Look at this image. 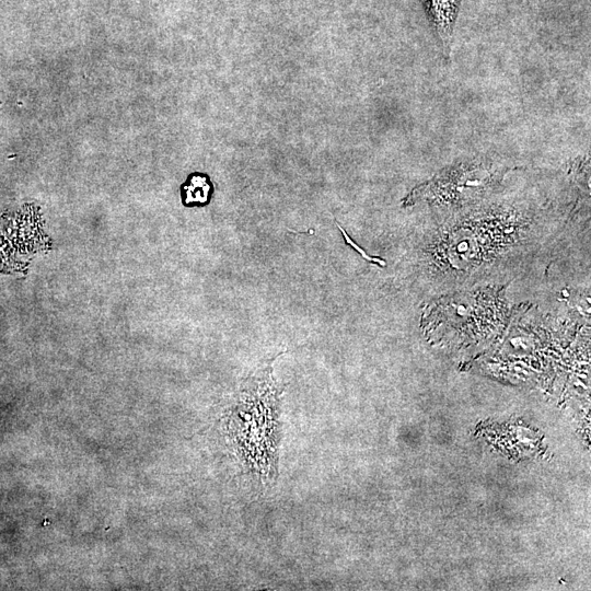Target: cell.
<instances>
[{
  "mask_svg": "<svg viewBox=\"0 0 591 591\" xmlns=\"http://www.w3.org/2000/svg\"><path fill=\"white\" fill-rule=\"evenodd\" d=\"M430 18L436 27L444 55L451 48L453 26L456 19L457 0H426Z\"/></svg>",
  "mask_w": 591,
  "mask_h": 591,
  "instance_id": "cell-2",
  "label": "cell"
},
{
  "mask_svg": "<svg viewBox=\"0 0 591 591\" xmlns=\"http://www.w3.org/2000/svg\"><path fill=\"white\" fill-rule=\"evenodd\" d=\"M337 228L340 230L346 243L350 245L355 251H357L362 258H364L367 262L378 264L380 266H385L384 259L380 257H372L366 253L364 250H362L357 243H355L346 233V231L340 227V224L336 221Z\"/></svg>",
  "mask_w": 591,
  "mask_h": 591,
  "instance_id": "cell-4",
  "label": "cell"
},
{
  "mask_svg": "<svg viewBox=\"0 0 591 591\" xmlns=\"http://www.w3.org/2000/svg\"><path fill=\"white\" fill-rule=\"evenodd\" d=\"M210 190L207 178L201 176L192 177L190 184L187 187V199L189 202H205L208 199Z\"/></svg>",
  "mask_w": 591,
  "mask_h": 591,
  "instance_id": "cell-3",
  "label": "cell"
},
{
  "mask_svg": "<svg viewBox=\"0 0 591 591\" xmlns=\"http://www.w3.org/2000/svg\"><path fill=\"white\" fill-rule=\"evenodd\" d=\"M280 393L268 364L245 381L223 416V429L239 459L263 482L275 479L278 473Z\"/></svg>",
  "mask_w": 591,
  "mask_h": 591,
  "instance_id": "cell-1",
  "label": "cell"
}]
</instances>
